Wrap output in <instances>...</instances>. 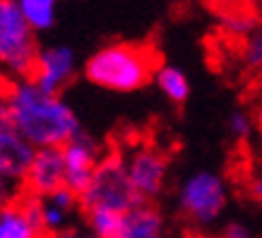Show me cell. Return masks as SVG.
<instances>
[{"instance_id": "6da1fadb", "label": "cell", "mask_w": 262, "mask_h": 238, "mask_svg": "<svg viewBox=\"0 0 262 238\" xmlns=\"http://www.w3.org/2000/svg\"><path fill=\"white\" fill-rule=\"evenodd\" d=\"M8 123L34 149L63 147L82 133L80 118L63 96L41 92L32 79H12L8 94Z\"/></svg>"}, {"instance_id": "7a4b0ae2", "label": "cell", "mask_w": 262, "mask_h": 238, "mask_svg": "<svg viewBox=\"0 0 262 238\" xmlns=\"http://www.w3.org/2000/svg\"><path fill=\"white\" fill-rule=\"evenodd\" d=\"M157 70V56L147 46L137 44H108L89 56L84 77L108 92H137L151 79Z\"/></svg>"}, {"instance_id": "3957f363", "label": "cell", "mask_w": 262, "mask_h": 238, "mask_svg": "<svg viewBox=\"0 0 262 238\" xmlns=\"http://www.w3.org/2000/svg\"><path fill=\"white\" fill-rule=\"evenodd\" d=\"M77 200H80V207L84 212H89V209H111V212L125 214L127 209L142 205L137 200L130 181H127L123 152L101 154L99 164L92 171L87 188Z\"/></svg>"}, {"instance_id": "277c9868", "label": "cell", "mask_w": 262, "mask_h": 238, "mask_svg": "<svg viewBox=\"0 0 262 238\" xmlns=\"http://www.w3.org/2000/svg\"><path fill=\"white\" fill-rule=\"evenodd\" d=\"M36 53V32L27 24L15 0H0V68L10 79H27Z\"/></svg>"}, {"instance_id": "5b68a950", "label": "cell", "mask_w": 262, "mask_h": 238, "mask_svg": "<svg viewBox=\"0 0 262 238\" xmlns=\"http://www.w3.org/2000/svg\"><path fill=\"white\" fill-rule=\"evenodd\" d=\"M229 205V188L222 174L202 168L190 174L178 188V207L195 226H212Z\"/></svg>"}, {"instance_id": "8992f818", "label": "cell", "mask_w": 262, "mask_h": 238, "mask_svg": "<svg viewBox=\"0 0 262 238\" xmlns=\"http://www.w3.org/2000/svg\"><path fill=\"white\" fill-rule=\"evenodd\" d=\"M127 181L140 202H154L166 188L168 159L151 144H137L133 152L123 154Z\"/></svg>"}, {"instance_id": "52a82bcc", "label": "cell", "mask_w": 262, "mask_h": 238, "mask_svg": "<svg viewBox=\"0 0 262 238\" xmlns=\"http://www.w3.org/2000/svg\"><path fill=\"white\" fill-rule=\"evenodd\" d=\"M32 157V144L24 142L10 125L0 127V207L19 202L27 195L24 176Z\"/></svg>"}, {"instance_id": "ba28073f", "label": "cell", "mask_w": 262, "mask_h": 238, "mask_svg": "<svg viewBox=\"0 0 262 238\" xmlns=\"http://www.w3.org/2000/svg\"><path fill=\"white\" fill-rule=\"evenodd\" d=\"M75 72H77V56H75V51L70 46L56 44V46L39 48L34 68L27 79H32L41 92L60 96V92L75 79Z\"/></svg>"}, {"instance_id": "9c48e42d", "label": "cell", "mask_w": 262, "mask_h": 238, "mask_svg": "<svg viewBox=\"0 0 262 238\" xmlns=\"http://www.w3.org/2000/svg\"><path fill=\"white\" fill-rule=\"evenodd\" d=\"M101 144L96 142L92 135L87 133H77V135L68 140L60 147V157H63V188H68L70 192H75L80 198L84 188H87L92 171L101 159Z\"/></svg>"}, {"instance_id": "30bf717a", "label": "cell", "mask_w": 262, "mask_h": 238, "mask_svg": "<svg viewBox=\"0 0 262 238\" xmlns=\"http://www.w3.org/2000/svg\"><path fill=\"white\" fill-rule=\"evenodd\" d=\"M63 157L60 147H46L34 149V157L29 161L27 176H24V190L32 198H48L51 192L63 188Z\"/></svg>"}, {"instance_id": "8fae6325", "label": "cell", "mask_w": 262, "mask_h": 238, "mask_svg": "<svg viewBox=\"0 0 262 238\" xmlns=\"http://www.w3.org/2000/svg\"><path fill=\"white\" fill-rule=\"evenodd\" d=\"M164 236V214L149 202L127 209L123 214L120 231L113 238H151Z\"/></svg>"}, {"instance_id": "7c38bea8", "label": "cell", "mask_w": 262, "mask_h": 238, "mask_svg": "<svg viewBox=\"0 0 262 238\" xmlns=\"http://www.w3.org/2000/svg\"><path fill=\"white\" fill-rule=\"evenodd\" d=\"M46 233L27 214L22 200L0 207V238H43Z\"/></svg>"}, {"instance_id": "4fadbf2b", "label": "cell", "mask_w": 262, "mask_h": 238, "mask_svg": "<svg viewBox=\"0 0 262 238\" xmlns=\"http://www.w3.org/2000/svg\"><path fill=\"white\" fill-rule=\"evenodd\" d=\"M151 77H154L159 92L166 96L168 101L173 103L188 101V96H190V79H188V75L181 68H176V65H157V70H154Z\"/></svg>"}, {"instance_id": "5bb4252c", "label": "cell", "mask_w": 262, "mask_h": 238, "mask_svg": "<svg viewBox=\"0 0 262 238\" xmlns=\"http://www.w3.org/2000/svg\"><path fill=\"white\" fill-rule=\"evenodd\" d=\"M15 5L34 32H46L56 24L58 0H15Z\"/></svg>"}, {"instance_id": "9a60e30c", "label": "cell", "mask_w": 262, "mask_h": 238, "mask_svg": "<svg viewBox=\"0 0 262 238\" xmlns=\"http://www.w3.org/2000/svg\"><path fill=\"white\" fill-rule=\"evenodd\" d=\"M219 22H222L224 32L231 36H250L257 29V17H255L253 8H233L219 12Z\"/></svg>"}, {"instance_id": "2e32d148", "label": "cell", "mask_w": 262, "mask_h": 238, "mask_svg": "<svg viewBox=\"0 0 262 238\" xmlns=\"http://www.w3.org/2000/svg\"><path fill=\"white\" fill-rule=\"evenodd\" d=\"M87 214V226L89 233L94 238H113L120 231L123 224V214L120 212H111V209H89Z\"/></svg>"}, {"instance_id": "e0dca14e", "label": "cell", "mask_w": 262, "mask_h": 238, "mask_svg": "<svg viewBox=\"0 0 262 238\" xmlns=\"http://www.w3.org/2000/svg\"><path fill=\"white\" fill-rule=\"evenodd\" d=\"M68 222H70V212L60 209L58 205L48 202V200H41V224H43V233L65 231Z\"/></svg>"}, {"instance_id": "ac0fdd59", "label": "cell", "mask_w": 262, "mask_h": 238, "mask_svg": "<svg viewBox=\"0 0 262 238\" xmlns=\"http://www.w3.org/2000/svg\"><path fill=\"white\" fill-rule=\"evenodd\" d=\"M229 133L233 140H238V142H246V140H250L255 133V120L253 116L248 111H243V109H238V111H233L229 116Z\"/></svg>"}, {"instance_id": "d6986e66", "label": "cell", "mask_w": 262, "mask_h": 238, "mask_svg": "<svg viewBox=\"0 0 262 238\" xmlns=\"http://www.w3.org/2000/svg\"><path fill=\"white\" fill-rule=\"evenodd\" d=\"M243 63H246L250 70H260V65H262V34H260V29H255L250 36H246V44H243Z\"/></svg>"}, {"instance_id": "ffe728a7", "label": "cell", "mask_w": 262, "mask_h": 238, "mask_svg": "<svg viewBox=\"0 0 262 238\" xmlns=\"http://www.w3.org/2000/svg\"><path fill=\"white\" fill-rule=\"evenodd\" d=\"M43 200H48V202H53V205H58L60 209H65V212H75L77 207H80V200H77V195L75 192H70L68 188H60V190H56V192H51L48 198H43Z\"/></svg>"}, {"instance_id": "44dd1931", "label": "cell", "mask_w": 262, "mask_h": 238, "mask_svg": "<svg viewBox=\"0 0 262 238\" xmlns=\"http://www.w3.org/2000/svg\"><path fill=\"white\" fill-rule=\"evenodd\" d=\"M10 82H12V79L0 77V127L10 125V123H8V94H10Z\"/></svg>"}, {"instance_id": "7402d4cb", "label": "cell", "mask_w": 262, "mask_h": 238, "mask_svg": "<svg viewBox=\"0 0 262 238\" xmlns=\"http://www.w3.org/2000/svg\"><path fill=\"white\" fill-rule=\"evenodd\" d=\"M222 238H255V233L248 229L246 224L231 222V224H226V229H224Z\"/></svg>"}, {"instance_id": "603a6c76", "label": "cell", "mask_w": 262, "mask_h": 238, "mask_svg": "<svg viewBox=\"0 0 262 238\" xmlns=\"http://www.w3.org/2000/svg\"><path fill=\"white\" fill-rule=\"evenodd\" d=\"M207 3H212L219 12L233 8H253V0H207Z\"/></svg>"}, {"instance_id": "cb8c5ba5", "label": "cell", "mask_w": 262, "mask_h": 238, "mask_svg": "<svg viewBox=\"0 0 262 238\" xmlns=\"http://www.w3.org/2000/svg\"><path fill=\"white\" fill-rule=\"evenodd\" d=\"M43 238H94L89 231H80V229H65L58 233H46Z\"/></svg>"}, {"instance_id": "d4e9b609", "label": "cell", "mask_w": 262, "mask_h": 238, "mask_svg": "<svg viewBox=\"0 0 262 238\" xmlns=\"http://www.w3.org/2000/svg\"><path fill=\"white\" fill-rule=\"evenodd\" d=\"M151 238H164V236H151Z\"/></svg>"}]
</instances>
